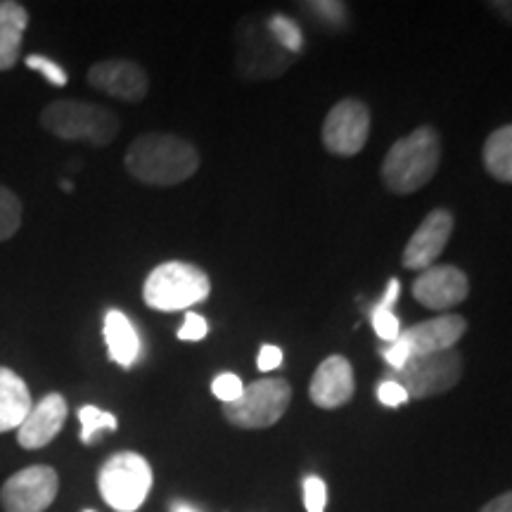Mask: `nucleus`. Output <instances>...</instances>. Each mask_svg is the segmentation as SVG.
<instances>
[{
    "label": "nucleus",
    "instance_id": "f257e3e1",
    "mask_svg": "<svg viewBox=\"0 0 512 512\" xmlns=\"http://www.w3.org/2000/svg\"><path fill=\"white\" fill-rule=\"evenodd\" d=\"M124 164L138 183L171 188L197 174L200 152L190 140L174 133H143L128 145Z\"/></svg>",
    "mask_w": 512,
    "mask_h": 512
},
{
    "label": "nucleus",
    "instance_id": "f03ea898",
    "mask_svg": "<svg viewBox=\"0 0 512 512\" xmlns=\"http://www.w3.org/2000/svg\"><path fill=\"white\" fill-rule=\"evenodd\" d=\"M441 138L432 126H420L396 140L382 162L384 188L396 195H411L425 188L439 171Z\"/></svg>",
    "mask_w": 512,
    "mask_h": 512
},
{
    "label": "nucleus",
    "instance_id": "7ed1b4c3",
    "mask_svg": "<svg viewBox=\"0 0 512 512\" xmlns=\"http://www.w3.org/2000/svg\"><path fill=\"white\" fill-rule=\"evenodd\" d=\"M41 126L60 140H83L107 147L119 136L121 121L110 107L86 100H55L41 112Z\"/></svg>",
    "mask_w": 512,
    "mask_h": 512
},
{
    "label": "nucleus",
    "instance_id": "20e7f679",
    "mask_svg": "<svg viewBox=\"0 0 512 512\" xmlns=\"http://www.w3.org/2000/svg\"><path fill=\"white\" fill-rule=\"evenodd\" d=\"M211 292L209 275L200 266L185 261H166L147 275L143 297L155 311H183L202 304Z\"/></svg>",
    "mask_w": 512,
    "mask_h": 512
},
{
    "label": "nucleus",
    "instance_id": "39448f33",
    "mask_svg": "<svg viewBox=\"0 0 512 512\" xmlns=\"http://www.w3.org/2000/svg\"><path fill=\"white\" fill-rule=\"evenodd\" d=\"M292 401V387L283 377H264L242 389L233 403H223V415L240 430H266L283 418Z\"/></svg>",
    "mask_w": 512,
    "mask_h": 512
},
{
    "label": "nucleus",
    "instance_id": "423d86ee",
    "mask_svg": "<svg viewBox=\"0 0 512 512\" xmlns=\"http://www.w3.org/2000/svg\"><path fill=\"white\" fill-rule=\"evenodd\" d=\"M98 489L117 512H136L152 489V467L138 453H117L100 467Z\"/></svg>",
    "mask_w": 512,
    "mask_h": 512
},
{
    "label": "nucleus",
    "instance_id": "0eeeda50",
    "mask_svg": "<svg viewBox=\"0 0 512 512\" xmlns=\"http://www.w3.org/2000/svg\"><path fill=\"white\" fill-rule=\"evenodd\" d=\"M463 377V356L458 349H446L439 354L411 356L399 370H392L387 380L399 382L408 399H432L451 392Z\"/></svg>",
    "mask_w": 512,
    "mask_h": 512
},
{
    "label": "nucleus",
    "instance_id": "6e6552de",
    "mask_svg": "<svg viewBox=\"0 0 512 512\" xmlns=\"http://www.w3.org/2000/svg\"><path fill=\"white\" fill-rule=\"evenodd\" d=\"M370 136V110L366 102L339 100L323 121L325 150L339 157H354L363 150Z\"/></svg>",
    "mask_w": 512,
    "mask_h": 512
},
{
    "label": "nucleus",
    "instance_id": "1a4fd4ad",
    "mask_svg": "<svg viewBox=\"0 0 512 512\" xmlns=\"http://www.w3.org/2000/svg\"><path fill=\"white\" fill-rule=\"evenodd\" d=\"M60 491V477L50 465H31L12 475L0 489L5 512H46Z\"/></svg>",
    "mask_w": 512,
    "mask_h": 512
},
{
    "label": "nucleus",
    "instance_id": "9d476101",
    "mask_svg": "<svg viewBox=\"0 0 512 512\" xmlns=\"http://www.w3.org/2000/svg\"><path fill=\"white\" fill-rule=\"evenodd\" d=\"M453 233V214L446 209H434L422 219L418 230L411 235V240L403 247L401 264L408 271H425L434 266L448 245V238Z\"/></svg>",
    "mask_w": 512,
    "mask_h": 512
},
{
    "label": "nucleus",
    "instance_id": "9b49d317",
    "mask_svg": "<svg viewBox=\"0 0 512 512\" xmlns=\"http://www.w3.org/2000/svg\"><path fill=\"white\" fill-rule=\"evenodd\" d=\"M470 294V280L456 266H430L413 283L415 302L430 311H448L463 304Z\"/></svg>",
    "mask_w": 512,
    "mask_h": 512
},
{
    "label": "nucleus",
    "instance_id": "f8f14e48",
    "mask_svg": "<svg viewBox=\"0 0 512 512\" xmlns=\"http://www.w3.org/2000/svg\"><path fill=\"white\" fill-rule=\"evenodd\" d=\"M88 83L95 91L124 102L145 100L150 91V79L138 62L131 60H102L88 69Z\"/></svg>",
    "mask_w": 512,
    "mask_h": 512
},
{
    "label": "nucleus",
    "instance_id": "ddd939ff",
    "mask_svg": "<svg viewBox=\"0 0 512 512\" xmlns=\"http://www.w3.org/2000/svg\"><path fill=\"white\" fill-rule=\"evenodd\" d=\"M356 394V377L354 368L344 356H330L320 363L309 384V399L318 408L335 411L354 399Z\"/></svg>",
    "mask_w": 512,
    "mask_h": 512
},
{
    "label": "nucleus",
    "instance_id": "4468645a",
    "mask_svg": "<svg viewBox=\"0 0 512 512\" xmlns=\"http://www.w3.org/2000/svg\"><path fill=\"white\" fill-rule=\"evenodd\" d=\"M467 330V320L458 313H441L437 318L422 320L406 332H401L403 344H406L411 356L439 354V351L456 349Z\"/></svg>",
    "mask_w": 512,
    "mask_h": 512
},
{
    "label": "nucleus",
    "instance_id": "2eb2a0df",
    "mask_svg": "<svg viewBox=\"0 0 512 512\" xmlns=\"http://www.w3.org/2000/svg\"><path fill=\"white\" fill-rule=\"evenodd\" d=\"M67 399L62 394H48L43 396L36 406H31L27 418L22 420V425L17 427V441L22 448L36 451V448L48 446L67 420Z\"/></svg>",
    "mask_w": 512,
    "mask_h": 512
},
{
    "label": "nucleus",
    "instance_id": "dca6fc26",
    "mask_svg": "<svg viewBox=\"0 0 512 512\" xmlns=\"http://www.w3.org/2000/svg\"><path fill=\"white\" fill-rule=\"evenodd\" d=\"M102 332H105L107 351H110L112 361L121 368L136 366V361L140 358V339L126 313L117 309L107 311Z\"/></svg>",
    "mask_w": 512,
    "mask_h": 512
},
{
    "label": "nucleus",
    "instance_id": "f3484780",
    "mask_svg": "<svg viewBox=\"0 0 512 512\" xmlns=\"http://www.w3.org/2000/svg\"><path fill=\"white\" fill-rule=\"evenodd\" d=\"M29 12L15 0H0V72H8L19 60Z\"/></svg>",
    "mask_w": 512,
    "mask_h": 512
},
{
    "label": "nucleus",
    "instance_id": "a211bd4d",
    "mask_svg": "<svg viewBox=\"0 0 512 512\" xmlns=\"http://www.w3.org/2000/svg\"><path fill=\"white\" fill-rule=\"evenodd\" d=\"M31 394L27 382L15 370L0 368V434L17 430L31 411Z\"/></svg>",
    "mask_w": 512,
    "mask_h": 512
},
{
    "label": "nucleus",
    "instance_id": "6ab92c4d",
    "mask_svg": "<svg viewBox=\"0 0 512 512\" xmlns=\"http://www.w3.org/2000/svg\"><path fill=\"white\" fill-rule=\"evenodd\" d=\"M482 159L498 183H512V126H501L486 138Z\"/></svg>",
    "mask_w": 512,
    "mask_h": 512
},
{
    "label": "nucleus",
    "instance_id": "aec40b11",
    "mask_svg": "<svg viewBox=\"0 0 512 512\" xmlns=\"http://www.w3.org/2000/svg\"><path fill=\"white\" fill-rule=\"evenodd\" d=\"M399 292H401L399 280H396V278L389 280L387 290H384L382 302L375 304L373 311H370V313H373L370 318H373V328L377 332V337H380L382 342H387V344L396 342V339H399V335H401V323L392 311L396 299H399Z\"/></svg>",
    "mask_w": 512,
    "mask_h": 512
},
{
    "label": "nucleus",
    "instance_id": "412c9836",
    "mask_svg": "<svg viewBox=\"0 0 512 512\" xmlns=\"http://www.w3.org/2000/svg\"><path fill=\"white\" fill-rule=\"evenodd\" d=\"M22 200L5 185H0V245L8 242L22 226Z\"/></svg>",
    "mask_w": 512,
    "mask_h": 512
},
{
    "label": "nucleus",
    "instance_id": "4be33fe9",
    "mask_svg": "<svg viewBox=\"0 0 512 512\" xmlns=\"http://www.w3.org/2000/svg\"><path fill=\"white\" fill-rule=\"evenodd\" d=\"M79 420H81V441H83V444H93L95 434L105 432V430L114 432V430H117V425H119L117 418H114L112 413L100 411V408H95V406H83L79 411Z\"/></svg>",
    "mask_w": 512,
    "mask_h": 512
},
{
    "label": "nucleus",
    "instance_id": "5701e85b",
    "mask_svg": "<svg viewBox=\"0 0 512 512\" xmlns=\"http://www.w3.org/2000/svg\"><path fill=\"white\" fill-rule=\"evenodd\" d=\"M268 29H271L275 41H278L283 48L290 50V53H299V50H302V31H299V27L292 22V19L275 15L271 17V22H268Z\"/></svg>",
    "mask_w": 512,
    "mask_h": 512
},
{
    "label": "nucleus",
    "instance_id": "b1692460",
    "mask_svg": "<svg viewBox=\"0 0 512 512\" xmlns=\"http://www.w3.org/2000/svg\"><path fill=\"white\" fill-rule=\"evenodd\" d=\"M242 389H245V384H242L240 377L233 373H221L214 382H211V392H214L216 399L223 403L238 401L242 396Z\"/></svg>",
    "mask_w": 512,
    "mask_h": 512
},
{
    "label": "nucleus",
    "instance_id": "393cba45",
    "mask_svg": "<svg viewBox=\"0 0 512 512\" xmlns=\"http://www.w3.org/2000/svg\"><path fill=\"white\" fill-rule=\"evenodd\" d=\"M325 501H328V489L320 477L304 479V503L306 512H325Z\"/></svg>",
    "mask_w": 512,
    "mask_h": 512
},
{
    "label": "nucleus",
    "instance_id": "a878e982",
    "mask_svg": "<svg viewBox=\"0 0 512 512\" xmlns=\"http://www.w3.org/2000/svg\"><path fill=\"white\" fill-rule=\"evenodd\" d=\"M27 67L34 69V72H41L50 83H53V86H67V72H64L60 64L48 60V57L29 55L27 57Z\"/></svg>",
    "mask_w": 512,
    "mask_h": 512
},
{
    "label": "nucleus",
    "instance_id": "bb28decb",
    "mask_svg": "<svg viewBox=\"0 0 512 512\" xmlns=\"http://www.w3.org/2000/svg\"><path fill=\"white\" fill-rule=\"evenodd\" d=\"M207 332H209L207 320H204L200 313L188 311L185 313L183 325L178 328L176 335H178V339H183V342H200V339L207 337Z\"/></svg>",
    "mask_w": 512,
    "mask_h": 512
},
{
    "label": "nucleus",
    "instance_id": "cd10ccee",
    "mask_svg": "<svg viewBox=\"0 0 512 512\" xmlns=\"http://www.w3.org/2000/svg\"><path fill=\"white\" fill-rule=\"evenodd\" d=\"M377 399H380V403H384V406L396 408V406H403V403L408 401V394L399 382L382 380L380 387H377Z\"/></svg>",
    "mask_w": 512,
    "mask_h": 512
},
{
    "label": "nucleus",
    "instance_id": "c85d7f7f",
    "mask_svg": "<svg viewBox=\"0 0 512 512\" xmlns=\"http://www.w3.org/2000/svg\"><path fill=\"white\" fill-rule=\"evenodd\" d=\"M382 358L389 363V366H392V370H399L403 363L411 358V351H408L406 344H403V339L399 337L396 342L387 344V347L382 349Z\"/></svg>",
    "mask_w": 512,
    "mask_h": 512
},
{
    "label": "nucleus",
    "instance_id": "c756f323",
    "mask_svg": "<svg viewBox=\"0 0 512 512\" xmlns=\"http://www.w3.org/2000/svg\"><path fill=\"white\" fill-rule=\"evenodd\" d=\"M283 363V349L273 347V344H264L259 351V358H256V366H259V370H264V373H268V370H275Z\"/></svg>",
    "mask_w": 512,
    "mask_h": 512
},
{
    "label": "nucleus",
    "instance_id": "7c9ffc66",
    "mask_svg": "<svg viewBox=\"0 0 512 512\" xmlns=\"http://www.w3.org/2000/svg\"><path fill=\"white\" fill-rule=\"evenodd\" d=\"M309 8L320 17H325L328 22H337V19L344 17V5L342 3H311Z\"/></svg>",
    "mask_w": 512,
    "mask_h": 512
},
{
    "label": "nucleus",
    "instance_id": "2f4dec72",
    "mask_svg": "<svg viewBox=\"0 0 512 512\" xmlns=\"http://www.w3.org/2000/svg\"><path fill=\"white\" fill-rule=\"evenodd\" d=\"M479 512H512V496L501 494L496 496L494 501H489Z\"/></svg>",
    "mask_w": 512,
    "mask_h": 512
},
{
    "label": "nucleus",
    "instance_id": "473e14b6",
    "mask_svg": "<svg viewBox=\"0 0 512 512\" xmlns=\"http://www.w3.org/2000/svg\"><path fill=\"white\" fill-rule=\"evenodd\" d=\"M171 512H200V510H195V508H192V505H188V503H176L174 508H171Z\"/></svg>",
    "mask_w": 512,
    "mask_h": 512
},
{
    "label": "nucleus",
    "instance_id": "72a5a7b5",
    "mask_svg": "<svg viewBox=\"0 0 512 512\" xmlns=\"http://www.w3.org/2000/svg\"><path fill=\"white\" fill-rule=\"evenodd\" d=\"M86 512H93V510H86Z\"/></svg>",
    "mask_w": 512,
    "mask_h": 512
}]
</instances>
